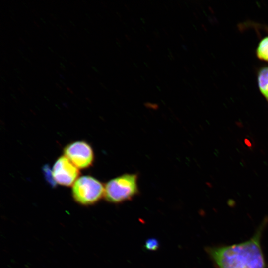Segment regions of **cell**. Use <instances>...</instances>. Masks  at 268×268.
<instances>
[{
	"label": "cell",
	"instance_id": "cell-7",
	"mask_svg": "<svg viewBox=\"0 0 268 268\" xmlns=\"http://www.w3.org/2000/svg\"><path fill=\"white\" fill-rule=\"evenodd\" d=\"M257 55L260 59L268 61V37L260 42L257 49Z\"/></svg>",
	"mask_w": 268,
	"mask_h": 268
},
{
	"label": "cell",
	"instance_id": "cell-8",
	"mask_svg": "<svg viewBox=\"0 0 268 268\" xmlns=\"http://www.w3.org/2000/svg\"><path fill=\"white\" fill-rule=\"evenodd\" d=\"M158 242L154 238L147 240L145 244V247L148 250H155L158 248Z\"/></svg>",
	"mask_w": 268,
	"mask_h": 268
},
{
	"label": "cell",
	"instance_id": "cell-10",
	"mask_svg": "<svg viewBox=\"0 0 268 268\" xmlns=\"http://www.w3.org/2000/svg\"><path fill=\"white\" fill-rule=\"evenodd\" d=\"M125 37H126V38H127L128 40H130V39L129 38V37L128 36V35H125Z\"/></svg>",
	"mask_w": 268,
	"mask_h": 268
},
{
	"label": "cell",
	"instance_id": "cell-4",
	"mask_svg": "<svg viewBox=\"0 0 268 268\" xmlns=\"http://www.w3.org/2000/svg\"><path fill=\"white\" fill-rule=\"evenodd\" d=\"M64 155L78 169L91 167L94 161V153L91 145L83 140L67 144L63 149Z\"/></svg>",
	"mask_w": 268,
	"mask_h": 268
},
{
	"label": "cell",
	"instance_id": "cell-9",
	"mask_svg": "<svg viewBox=\"0 0 268 268\" xmlns=\"http://www.w3.org/2000/svg\"><path fill=\"white\" fill-rule=\"evenodd\" d=\"M182 46L185 50H187V47L185 45H182Z\"/></svg>",
	"mask_w": 268,
	"mask_h": 268
},
{
	"label": "cell",
	"instance_id": "cell-2",
	"mask_svg": "<svg viewBox=\"0 0 268 268\" xmlns=\"http://www.w3.org/2000/svg\"><path fill=\"white\" fill-rule=\"evenodd\" d=\"M139 193L138 175L125 173L109 180L104 184V198L115 204L131 200Z\"/></svg>",
	"mask_w": 268,
	"mask_h": 268
},
{
	"label": "cell",
	"instance_id": "cell-5",
	"mask_svg": "<svg viewBox=\"0 0 268 268\" xmlns=\"http://www.w3.org/2000/svg\"><path fill=\"white\" fill-rule=\"evenodd\" d=\"M51 174L55 184L70 187L72 186L79 177L80 171L67 157L63 155L55 161Z\"/></svg>",
	"mask_w": 268,
	"mask_h": 268
},
{
	"label": "cell",
	"instance_id": "cell-6",
	"mask_svg": "<svg viewBox=\"0 0 268 268\" xmlns=\"http://www.w3.org/2000/svg\"><path fill=\"white\" fill-rule=\"evenodd\" d=\"M258 81L261 92L268 100V68H264L260 71Z\"/></svg>",
	"mask_w": 268,
	"mask_h": 268
},
{
	"label": "cell",
	"instance_id": "cell-11",
	"mask_svg": "<svg viewBox=\"0 0 268 268\" xmlns=\"http://www.w3.org/2000/svg\"><path fill=\"white\" fill-rule=\"evenodd\" d=\"M146 46H147V47H148V48L149 49V50L150 51H151V49H150V47L148 45H147Z\"/></svg>",
	"mask_w": 268,
	"mask_h": 268
},
{
	"label": "cell",
	"instance_id": "cell-3",
	"mask_svg": "<svg viewBox=\"0 0 268 268\" xmlns=\"http://www.w3.org/2000/svg\"><path fill=\"white\" fill-rule=\"evenodd\" d=\"M72 196L78 204L88 206L98 202L104 194V185L90 175L79 177L72 186Z\"/></svg>",
	"mask_w": 268,
	"mask_h": 268
},
{
	"label": "cell",
	"instance_id": "cell-1",
	"mask_svg": "<svg viewBox=\"0 0 268 268\" xmlns=\"http://www.w3.org/2000/svg\"><path fill=\"white\" fill-rule=\"evenodd\" d=\"M267 222V219H264L255 234L245 241L207 248L218 268H265L261 239Z\"/></svg>",
	"mask_w": 268,
	"mask_h": 268
}]
</instances>
